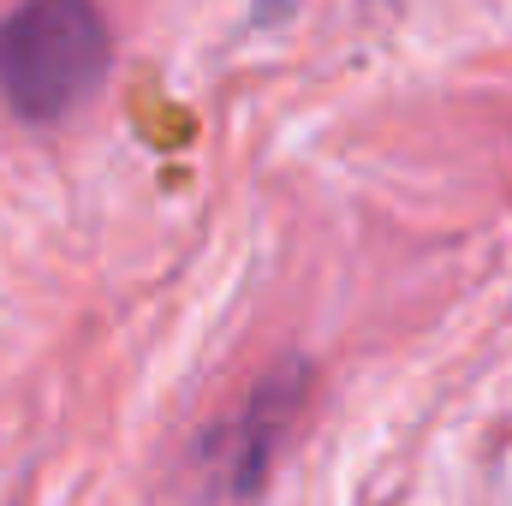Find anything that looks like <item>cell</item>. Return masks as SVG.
Here are the masks:
<instances>
[{"mask_svg":"<svg viewBox=\"0 0 512 506\" xmlns=\"http://www.w3.org/2000/svg\"><path fill=\"white\" fill-rule=\"evenodd\" d=\"M114 60L96 0H24L0 18V96L12 114L48 126L84 108Z\"/></svg>","mask_w":512,"mask_h":506,"instance_id":"obj_1","label":"cell"},{"mask_svg":"<svg viewBox=\"0 0 512 506\" xmlns=\"http://www.w3.org/2000/svg\"><path fill=\"white\" fill-rule=\"evenodd\" d=\"M292 405H298V376L286 370V376L262 381L245 399V411H233L209 435V447H203V489L209 495H256L262 489L268 459L280 447V429H286Z\"/></svg>","mask_w":512,"mask_h":506,"instance_id":"obj_2","label":"cell"}]
</instances>
